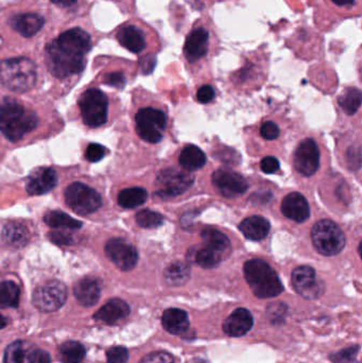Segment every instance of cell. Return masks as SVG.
I'll return each mask as SVG.
<instances>
[{"instance_id":"cell-48","label":"cell","mask_w":362,"mask_h":363,"mask_svg":"<svg viewBox=\"0 0 362 363\" xmlns=\"http://www.w3.org/2000/svg\"><path fill=\"white\" fill-rule=\"evenodd\" d=\"M261 169L264 174H272L280 169V162L274 157H267L261 161Z\"/></svg>"},{"instance_id":"cell-24","label":"cell","mask_w":362,"mask_h":363,"mask_svg":"<svg viewBox=\"0 0 362 363\" xmlns=\"http://www.w3.org/2000/svg\"><path fill=\"white\" fill-rule=\"evenodd\" d=\"M270 222L261 216H251L239 224V230L246 238L253 241H261L269 234Z\"/></svg>"},{"instance_id":"cell-50","label":"cell","mask_w":362,"mask_h":363,"mask_svg":"<svg viewBox=\"0 0 362 363\" xmlns=\"http://www.w3.org/2000/svg\"><path fill=\"white\" fill-rule=\"evenodd\" d=\"M51 358L47 352L42 350L35 349L33 355V362L32 363H50Z\"/></svg>"},{"instance_id":"cell-36","label":"cell","mask_w":362,"mask_h":363,"mask_svg":"<svg viewBox=\"0 0 362 363\" xmlns=\"http://www.w3.org/2000/svg\"><path fill=\"white\" fill-rule=\"evenodd\" d=\"M4 238L9 245L21 247L28 242L29 232L21 224H8L4 230Z\"/></svg>"},{"instance_id":"cell-33","label":"cell","mask_w":362,"mask_h":363,"mask_svg":"<svg viewBox=\"0 0 362 363\" xmlns=\"http://www.w3.org/2000/svg\"><path fill=\"white\" fill-rule=\"evenodd\" d=\"M338 102L346 114H356L361 106V91L356 87H349L340 95Z\"/></svg>"},{"instance_id":"cell-28","label":"cell","mask_w":362,"mask_h":363,"mask_svg":"<svg viewBox=\"0 0 362 363\" xmlns=\"http://www.w3.org/2000/svg\"><path fill=\"white\" fill-rule=\"evenodd\" d=\"M181 166L187 172L201 169L206 163L205 153L193 145H188L183 149L180 155Z\"/></svg>"},{"instance_id":"cell-44","label":"cell","mask_w":362,"mask_h":363,"mask_svg":"<svg viewBox=\"0 0 362 363\" xmlns=\"http://www.w3.org/2000/svg\"><path fill=\"white\" fill-rule=\"evenodd\" d=\"M140 363H176L174 357L166 352H154L145 356Z\"/></svg>"},{"instance_id":"cell-7","label":"cell","mask_w":362,"mask_h":363,"mask_svg":"<svg viewBox=\"0 0 362 363\" xmlns=\"http://www.w3.org/2000/svg\"><path fill=\"white\" fill-rule=\"evenodd\" d=\"M244 272L247 283L257 298H276L284 291L278 273L264 260H249L244 264Z\"/></svg>"},{"instance_id":"cell-19","label":"cell","mask_w":362,"mask_h":363,"mask_svg":"<svg viewBox=\"0 0 362 363\" xmlns=\"http://www.w3.org/2000/svg\"><path fill=\"white\" fill-rule=\"evenodd\" d=\"M62 23L86 14L91 0H45Z\"/></svg>"},{"instance_id":"cell-5","label":"cell","mask_w":362,"mask_h":363,"mask_svg":"<svg viewBox=\"0 0 362 363\" xmlns=\"http://www.w3.org/2000/svg\"><path fill=\"white\" fill-rule=\"evenodd\" d=\"M38 65L31 55H10L0 59V83L14 93H27L35 87Z\"/></svg>"},{"instance_id":"cell-14","label":"cell","mask_w":362,"mask_h":363,"mask_svg":"<svg viewBox=\"0 0 362 363\" xmlns=\"http://www.w3.org/2000/svg\"><path fill=\"white\" fill-rule=\"evenodd\" d=\"M293 285L295 291L307 300H317L325 291L323 281L317 277L316 271L310 266H301L293 272Z\"/></svg>"},{"instance_id":"cell-13","label":"cell","mask_w":362,"mask_h":363,"mask_svg":"<svg viewBox=\"0 0 362 363\" xmlns=\"http://www.w3.org/2000/svg\"><path fill=\"white\" fill-rule=\"evenodd\" d=\"M193 177L176 169H165L157 178V194L163 199L180 196L191 187Z\"/></svg>"},{"instance_id":"cell-25","label":"cell","mask_w":362,"mask_h":363,"mask_svg":"<svg viewBox=\"0 0 362 363\" xmlns=\"http://www.w3.org/2000/svg\"><path fill=\"white\" fill-rule=\"evenodd\" d=\"M162 323H163V328H165L166 332L180 336L188 330V315L182 309L169 308L164 313Z\"/></svg>"},{"instance_id":"cell-41","label":"cell","mask_w":362,"mask_h":363,"mask_svg":"<svg viewBox=\"0 0 362 363\" xmlns=\"http://www.w3.org/2000/svg\"><path fill=\"white\" fill-rule=\"evenodd\" d=\"M102 82L108 86L116 87V89H123L127 84V76L125 72L121 69L112 70V72H106L102 77Z\"/></svg>"},{"instance_id":"cell-18","label":"cell","mask_w":362,"mask_h":363,"mask_svg":"<svg viewBox=\"0 0 362 363\" xmlns=\"http://www.w3.org/2000/svg\"><path fill=\"white\" fill-rule=\"evenodd\" d=\"M213 184L225 198L242 196L248 190L249 184L242 174L227 169H219L213 174Z\"/></svg>"},{"instance_id":"cell-39","label":"cell","mask_w":362,"mask_h":363,"mask_svg":"<svg viewBox=\"0 0 362 363\" xmlns=\"http://www.w3.org/2000/svg\"><path fill=\"white\" fill-rule=\"evenodd\" d=\"M361 353V347H351L349 349L341 350L331 356L333 363H358V355Z\"/></svg>"},{"instance_id":"cell-45","label":"cell","mask_w":362,"mask_h":363,"mask_svg":"<svg viewBox=\"0 0 362 363\" xmlns=\"http://www.w3.org/2000/svg\"><path fill=\"white\" fill-rule=\"evenodd\" d=\"M261 135L266 140H276L280 136V128L273 121H267L261 128Z\"/></svg>"},{"instance_id":"cell-40","label":"cell","mask_w":362,"mask_h":363,"mask_svg":"<svg viewBox=\"0 0 362 363\" xmlns=\"http://www.w3.org/2000/svg\"><path fill=\"white\" fill-rule=\"evenodd\" d=\"M287 306L283 303H274L267 308V318L274 325H280L286 320Z\"/></svg>"},{"instance_id":"cell-6","label":"cell","mask_w":362,"mask_h":363,"mask_svg":"<svg viewBox=\"0 0 362 363\" xmlns=\"http://www.w3.org/2000/svg\"><path fill=\"white\" fill-rule=\"evenodd\" d=\"M38 127V117L13 98L0 102V132L12 142L21 140Z\"/></svg>"},{"instance_id":"cell-10","label":"cell","mask_w":362,"mask_h":363,"mask_svg":"<svg viewBox=\"0 0 362 363\" xmlns=\"http://www.w3.org/2000/svg\"><path fill=\"white\" fill-rule=\"evenodd\" d=\"M166 125V115L157 108H140L136 114V131L145 142L150 144L161 142Z\"/></svg>"},{"instance_id":"cell-46","label":"cell","mask_w":362,"mask_h":363,"mask_svg":"<svg viewBox=\"0 0 362 363\" xmlns=\"http://www.w3.org/2000/svg\"><path fill=\"white\" fill-rule=\"evenodd\" d=\"M215 96H216V91H215L214 87L210 84L202 85L197 91L198 101L203 104L212 102L215 99Z\"/></svg>"},{"instance_id":"cell-11","label":"cell","mask_w":362,"mask_h":363,"mask_svg":"<svg viewBox=\"0 0 362 363\" xmlns=\"http://www.w3.org/2000/svg\"><path fill=\"white\" fill-rule=\"evenodd\" d=\"M66 203L79 215H89L101 207V196L93 188L82 183L68 186L65 191Z\"/></svg>"},{"instance_id":"cell-29","label":"cell","mask_w":362,"mask_h":363,"mask_svg":"<svg viewBox=\"0 0 362 363\" xmlns=\"http://www.w3.org/2000/svg\"><path fill=\"white\" fill-rule=\"evenodd\" d=\"M201 237L205 242L206 247L215 250L221 255L227 253L231 249V242H230L229 238L223 233L219 232L215 228H204L202 230Z\"/></svg>"},{"instance_id":"cell-49","label":"cell","mask_w":362,"mask_h":363,"mask_svg":"<svg viewBox=\"0 0 362 363\" xmlns=\"http://www.w3.org/2000/svg\"><path fill=\"white\" fill-rule=\"evenodd\" d=\"M49 238H50L52 242L60 245H69L72 241V238L69 235L61 232H51L50 234H49Z\"/></svg>"},{"instance_id":"cell-4","label":"cell","mask_w":362,"mask_h":363,"mask_svg":"<svg viewBox=\"0 0 362 363\" xmlns=\"http://www.w3.org/2000/svg\"><path fill=\"white\" fill-rule=\"evenodd\" d=\"M119 46L137 55L140 59L157 57L163 47L159 32L138 17H131L117 26L108 34Z\"/></svg>"},{"instance_id":"cell-30","label":"cell","mask_w":362,"mask_h":363,"mask_svg":"<svg viewBox=\"0 0 362 363\" xmlns=\"http://www.w3.org/2000/svg\"><path fill=\"white\" fill-rule=\"evenodd\" d=\"M166 283L170 286H183L191 279V268L184 262H176L166 268L164 272Z\"/></svg>"},{"instance_id":"cell-17","label":"cell","mask_w":362,"mask_h":363,"mask_svg":"<svg viewBox=\"0 0 362 363\" xmlns=\"http://www.w3.org/2000/svg\"><path fill=\"white\" fill-rule=\"evenodd\" d=\"M320 16L327 13L331 21L339 23L344 19L359 17L362 12V0H321ZM316 17L318 19L319 17Z\"/></svg>"},{"instance_id":"cell-16","label":"cell","mask_w":362,"mask_h":363,"mask_svg":"<svg viewBox=\"0 0 362 363\" xmlns=\"http://www.w3.org/2000/svg\"><path fill=\"white\" fill-rule=\"evenodd\" d=\"M295 167L300 174L312 177L320 167V151L318 145L312 138L303 140L295 153Z\"/></svg>"},{"instance_id":"cell-38","label":"cell","mask_w":362,"mask_h":363,"mask_svg":"<svg viewBox=\"0 0 362 363\" xmlns=\"http://www.w3.org/2000/svg\"><path fill=\"white\" fill-rule=\"evenodd\" d=\"M136 222L144 228H155L164 223V217L157 211L144 209L136 215Z\"/></svg>"},{"instance_id":"cell-37","label":"cell","mask_w":362,"mask_h":363,"mask_svg":"<svg viewBox=\"0 0 362 363\" xmlns=\"http://www.w3.org/2000/svg\"><path fill=\"white\" fill-rule=\"evenodd\" d=\"M221 258H222V255L220 253L206 247V245L193 254V260L196 264L205 269H212L218 266L220 264Z\"/></svg>"},{"instance_id":"cell-31","label":"cell","mask_w":362,"mask_h":363,"mask_svg":"<svg viewBox=\"0 0 362 363\" xmlns=\"http://www.w3.org/2000/svg\"><path fill=\"white\" fill-rule=\"evenodd\" d=\"M148 199V192L140 187L127 188L118 194V203L123 208H135L144 204Z\"/></svg>"},{"instance_id":"cell-51","label":"cell","mask_w":362,"mask_h":363,"mask_svg":"<svg viewBox=\"0 0 362 363\" xmlns=\"http://www.w3.org/2000/svg\"><path fill=\"white\" fill-rule=\"evenodd\" d=\"M6 324H8V321H6V318L2 317V315H0V330H2V328H6Z\"/></svg>"},{"instance_id":"cell-32","label":"cell","mask_w":362,"mask_h":363,"mask_svg":"<svg viewBox=\"0 0 362 363\" xmlns=\"http://www.w3.org/2000/svg\"><path fill=\"white\" fill-rule=\"evenodd\" d=\"M44 221L47 225L55 228H68V230H78L82 226V222L70 217L63 211H52L44 216Z\"/></svg>"},{"instance_id":"cell-15","label":"cell","mask_w":362,"mask_h":363,"mask_svg":"<svg viewBox=\"0 0 362 363\" xmlns=\"http://www.w3.org/2000/svg\"><path fill=\"white\" fill-rule=\"evenodd\" d=\"M106 253L120 270L130 271L137 264V250L125 239L113 238L108 240L106 245Z\"/></svg>"},{"instance_id":"cell-2","label":"cell","mask_w":362,"mask_h":363,"mask_svg":"<svg viewBox=\"0 0 362 363\" xmlns=\"http://www.w3.org/2000/svg\"><path fill=\"white\" fill-rule=\"evenodd\" d=\"M62 25L45 0H16L0 10V40L10 53L27 55Z\"/></svg>"},{"instance_id":"cell-42","label":"cell","mask_w":362,"mask_h":363,"mask_svg":"<svg viewBox=\"0 0 362 363\" xmlns=\"http://www.w3.org/2000/svg\"><path fill=\"white\" fill-rule=\"evenodd\" d=\"M108 363H127L129 360V352L123 347H114L106 353Z\"/></svg>"},{"instance_id":"cell-9","label":"cell","mask_w":362,"mask_h":363,"mask_svg":"<svg viewBox=\"0 0 362 363\" xmlns=\"http://www.w3.org/2000/svg\"><path fill=\"white\" fill-rule=\"evenodd\" d=\"M79 108L85 125L98 128L108 119V99L99 89H86L79 98Z\"/></svg>"},{"instance_id":"cell-43","label":"cell","mask_w":362,"mask_h":363,"mask_svg":"<svg viewBox=\"0 0 362 363\" xmlns=\"http://www.w3.org/2000/svg\"><path fill=\"white\" fill-rule=\"evenodd\" d=\"M106 150L103 146L99 144H91L87 147L86 152H85V159L91 163H97L101 161L106 155Z\"/></svg>"},{"instance_id":"cell-12","label":"cell","mask_w":362,"mask_h":363,"mask_svg":"<svg viewBox=\"0 0 362 363\" xmlns=\"http://www.w3.org/2000/svg\"><path fill=\"white\" fill-rule=\"evenodd\" d=\"M67 298V289L59 281H50L40 286L34 291L32 302L38 311L52 313L65 304Z\"/></svg>"},{"instance_id":"cell-35","label":"cell","mask_w":362,"mask_h":363,"mask_svg":"<svg viewBox=\"0 0 362 363\" xmlns=\"http://www.w3.org/2000/svg\"><path fill=\"white\" fill-rule=\"evenodd\" d=\"M60 358L63 363H81L85 357V349L81 343L68 341L60 347Z\"/></svg>"},{"instance_id":"cell-47","label":"cell","mask_w":362,"mask_h":363,"mask_svg":"<svg viewBox=\"0 0 362 363\" xmlns=\"http://www.w3.org/2000/svg\"><path fill=\"white\" fill-rule=\"evenodd\" d=\"M108 1L114 2L123 14L132 15V16L135 15L136 0H108Z\"/></svg>"},{"instance_id":"cell-27","label":"cell","mask_w":362,"mask_h":363,"mask_svg":"<svg viewBox=\"0 0 362 363\" xmlns=\"http://www.w3.org/2000/svg\"><path fill=\"white\" fill-rule=\"evenodd\" d=\"M35 347L25 341H15L4 352V363H32Z\"/></svg>"},{"instance_id":"cell-21","label":"cell","mask_w":362,"mask_h":363,"mask_svg":"<svg viewBox=\"0 0 362 363\" xmlns=\"http://www.w3.org/2000/svg\"><path fill=\"white\" fill-rule=\"evenodd\" d=\"M254 320L246 308H238L223 322V330L230 337H242L252 330Z\"/></svg>"},{"instance_id":"cell-3","label":"cell","mask_w":362,"mask_h":363,"mask_svg":"<svg viewBox=\"0 0 362 363\" xmlns=\"http://www.w3.org/2000/svg\"><path fill=\"white\" fill-rule=\"evenodd\" d=\"M220 47V36L214 21L210 15H203L193 21L185 36L183 61L189 68L200 67L218 55Z\"/></svg>"},{"instance_id":"cell-1","label":"cell","mask_w":362,"mask_h":363,"mask_svg":"<svg viewBox=\"0 0 362 363\" xmlns=\"http://www.w3.org/2000/svg\"><path fill=\"white\" fill-rule=\"evenodd\" d=\"M100 36L101 34L94 27L89 14L60 25L40 48L48 74L60 81L81 76Z\"/></svg>"},{"instance_id":"cell-22","label":"cell","mask_w":362,"mask_h":363,"mask_svg":"<svg viewBox=\"0 0 362 363\" xmlns=\"http://www.w3.org/2000/svg\"><path fill=\"white\" fill-rule=\"evenodd\" d=\"M57 183V177L55 170L50 168H40L29 177L26 189L31 196H40L50 192Z\"/></svg>"},{"instance_id":"cell-26","label":"cell","mask_w":362,"mask_h":363,"mask_svg":"<svg viewBox=\"0 0 362 363\" xmlns=\"http://www.w3.org/2000/svg\"><path fill=\"white\" fill-rule=\"evenodd\" d=\"M74 294L81 305L91 307L97 304L101 294V289L95 279H83L74 286Z\"/></svg>"},{"instance_id":"cell-34","label":"cell","mask_w":362,"mask_h":363,"mask_svg":"<svg viewBox=\"0 0 362 363\" xmlns=\"http://www.w3.org/2000/svg\"><path fill=\"white\" fill-rule=\"evenodd\" d=\"M19 296H21V291L16 284L10 281L0 283V307L1 308L17 307Z\"/></svg>"},{"instance_id":"cell-8","label":"cell","mask_w":362,"mask_h":363,"mask_svg":"<svg viewBox=\"0 0 362 363\" xmlns=\"http://www.w3.org/2000/svg\"><path fill=\"white\" fill-rule=\"evenodd\" d=\"M312 239L319 253L335 256L346 247V235L338 224L332 220H321L312 230Z\"/></svg>"},{"instance_id":"cell-20","label":"cell","mask_w":362,"mask_h":363,"mask_svg":"<svg viewBox=\"0 0 362 363\" xmlns=\"http://www.w3.org/2000/svg\"><path fill=\"white\" fill-rule=\"evenodd\" d=\"M282 211L288 219L303 223L310 216V204L303 194L291 192L282 202Z\"/></svg>"},{"instance_id":"cell-53","label":"cell","mask_w":362,"mask_h":363,"mask_svg":"<svg viewBox=\"0 0 362 363\" xmlns=\"http://www.w3.org/2000/svg\"><path fill=\"white\" fill-rule=\"evenodd\" d=\"M0 10H1V9H0Z\"/></svg>"},{"instance_id":"cell-52","label":"cell","mask_w":362,"mask_h":363,"mask_svg":"<svg viewBox=\"0 0 362 363\" xmlns=\"http://www.w3.org/2000/svg\"><path fill=\"white\" fill-rule=\"evenodd\" d=\"M217 1H219V2H223V1H239V0H217Z\"/></svg>"},{"instance_id":"cell-23","label":"cell","mask_w":362,"mask_h":363,"mask_svg":"<svg viewBox=\"0 0 362 363\" xmlns=\"http://www.w3.org/2000/svg\"><path fill=\"white\" fill-rule=\"evenodd\" d=\"M129 315V305L120 298H113L96 313L94 319L108 325H114L125 320Z\"/></svg>"}]
</instances>
